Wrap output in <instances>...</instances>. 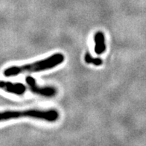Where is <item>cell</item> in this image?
<instances>
[{"mask_svg":"<svg viewBox=\"0 0 146 146\" xmlns=\"http://www.w3.org/2000/svg\"><path fill=\"white\" fill-rule=\"evenodd\" d=\"M65 57L61 53H55L46 59L22 66H12L3 72L5 77H14L25 72H38L58 66L64 61Z\"/></svg>","mask_w":146,"mask_h":146,"instance_id":"cell-1","label":"cell"},{"mask_svg":"<svg viewBox=\"0 0 146 146\" xmlns=\"http://www.w3.org/2000/svg\"><path fill=\"white\" fill-rule=\"evenodd\" d=\"M59 113L55 109L45 110L29 109L23 111L6 110V111L0 112V121L20 119V118H31V119L49 121V122H54L59 119Z\"/></svg>","mask_w":146,"mask_h":146,"instance_id":"cell-2","label":"cell"},{"mask_svg":"<svg viewBox=\"0 0 146 146\" xmlns=\"http://www.w3.org/2000/svg\"><path fill=\"white\" fill-rule=\"evenodd\" d=\"M25 82L29 87V89L32 93L39 95L43 97L51 98L57 94V90L53 87H41L36 84V80L31 76H27L25 78Z\"/></svg>","mask_w":146,"mask_h":146,"instance_id":"cell-3","label":"cell"},{"mask_svg":"<svg viewBox=\"0 0 146 146\" xmlns=\"http://www.w3.org/2000/svg\"><path fill=\"white\" fill-rule=\"evenodd\" d=\"M0 89L17 96H22L26 91V87L22 83H12L2 80H0Z\"/></svg>","mask_w":146,"mask_h":146,"instance_id":"cell-4","label":"cell"},{"mask_svg":"<svg viewBox=\"0 0 146 146\" xmlns=\"http://www.w3.org/2000/svg\"><path fill=\"white\" fill-rule=\"evenodd\" d=\"M95 41V52L96 54L100 55L106 51L105 36L102 31H98L94 36Z\"/></svg>","mask_w":146,"mask_h":146,"instance_id":"cell-5","label":"cell"},{"mask_svg":"<svg viewBox=\"0 0 146 146\" xmlns=\"http://www.w3.org/2000/svg\"><path fill=\"white\" fill-rule=\"evenodd\" d=\"M84 60L87 64H93L95 66H101L103 64V60L100 58H93L90 52H87L84 55Z\"/></svg>","mask_w":146,"mask_h":146,"instance_id":"cell-6","label":"cell"}]
</instances>
